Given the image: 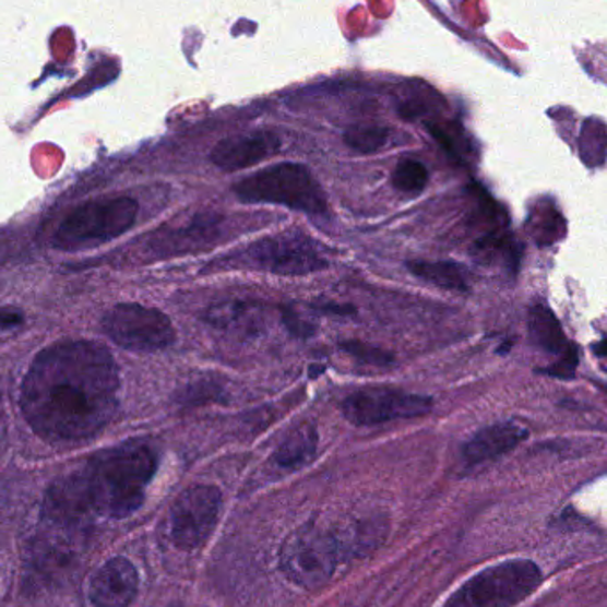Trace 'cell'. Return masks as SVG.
Listing matches in <instances>:
<instances>
[{
    "label": "cell",
    "instance_id": "obj_1",
    "mask_svg": "<svg viewBox=\"0 0 607 607\" xmlns=\"http://www.w3.org/2000/svg\"><path fill=\"white\" fill-rule=\"evenodd\" d=\"M119 405V370L104 345L62 340L39 352L20 391V408L50 444H79L104 430Z\"/></svg>",
    "mask_w": 607,
    "mask_h": 607
},
{
    "label": "cell",
    "instance_id": "obj_2",
    "mask_svg": "<svg viewBox=\"0 0 607 607\" xmlns=\"http://www.w3.org/2000/svg\"><path fill=\"white\" fill-rule=\"evenodd\" d=\"M158 456L146 442L130 441L96 453L75 473L91 512L109 519L130 517L143 507L157 473Z\"/></svg>",
    "mask_w": 607,
    "mask_h": 607
},
{
    "label": "cell",
    "instance_id": "obj_3",
    "mask_svg": "<svg viewBox=\"0 0 607 607\" xmlns=\"http://www.w3.org/2000/svg\"><path fill=\"white\" fill-rule=\"evenodd\" d=\"M138 212V201L129 195L87 201L59 224L53 247L59 251L76 252L110 242L132 228Z\"/></svg>",
    "mask_w": 607,
    "mask_h": 607
},
{
    "label": "cell",
    "instance_id": "obj_4",
    "mask_svg": "<svg viewBox=\"0 0 607 607\" xmlns=\"http://www.w3.org/2000/svg\"><path fill=\"white\" fill-rule=\"evenodd\" d=\"M246 203L283 204L311 215L328 214V195L308 167L285 162L266 167L233 187Z\"/></svg>",
    "mask_w": 607,
    "mask_h": 607
},
{
    "label": "cell",
    "instance_id": "obj_5",
    "mask_svg": "<svg viewBox=\"0 0 607 607\" xmlns=\"http://www.w3.org/2000/svg\"><path fill=\"white\" fill-rule=\"evenodd\" d=\"M541 583L535 561L510 560L471 578L444 607H513Z\"/></svg>",
    "mask_w": 607,
    "mask_h": 607
},
{
    "label": "cell",
    "instance_id": "obj_6",
    "mask_svg": "<svg viewBox=\"0 0 607 607\" xmlns=\"http://www.w3.org/2000/svg\"><path fill=\"white\" fill-rule=\"evenodd\" d=\"M340 560V538L319 526L300 527L281 547V570L300 588L317 590L323 586L333 578Z\"/></svg>",
    "mask_w": 607,
    "mask_h": 607
},
{
    "label": "cell",
    "instance_id": "obj_7",
    "mask_svg": "<svg viewBox=\"0 0 607 607\" xmlns=\"http://www.w3.org/2000/svg\"><path fill=\"white\" fill-rule=\"evenodd\" d=\"M235 266L242 265L275 275H308L328 269L319 243L300 235L285 233L251 243L246 251L231 258Z\"/></svg>",
    "mask_w": 607,
    "mask_h": 607
},
{
    "label": "cell",
    "instance_id": "obj_8",
    "mask_svg": "<svg viewBox=\"0 0 607 607\" xmlns=\"http://www.w3.org/2000/svg\"><path fill=\"white\" fill-rule=\"evenodd\" d=\"M102 328L116 345L139 354L166 350L176 340L169 317L143 304H116L104 314Z\"/></svg>",
    "mask_w": 607,
    "mask_h": 607
},
{
    "label": "cell",
    "instance_id": "obj_9",
    "mask_svg": "<svg viewBox=\"0 0 607 607\" xmlns=\"http://www.w3.org/2000/svg\"><path fill=\"white\" fill-rule=\"evenodd\" d=\"M433 400L390 388H365L343 400V416L356 427H376L394 419L419 418L430 413Z\"/></svg>",
    "mask_w": 607,
    "mask_h": 607
},
{
    "label": "cell",
    "instance_id": "obj_10",
    "mask_svg": "<svg viewBox=\"0 0 607 607\" xmlns=\"http://www.w3.org/2000/svg\"><path fill=\"white\" fill-rule=\"evenodd\" d=\"M223 493L214 485H194L178 496L172 504L169 529L178 549L203 546L214 533L221 513Z\"/></svg>",
    "mask_w": 607,
    "mask_h": 607
},
{
    "label": "cell",
    "instance_id": "obj_11",
    "mask_svg": "<svg viewBox=\"0 0 607 607\" xmlns=\"http://www.w3.org/2000/svg\"><path fill=\"white\" fill-rule=\"evenodd\" d=\"M138 592V570L121 556L105 561L91 579L90 598L95 607H130Z\"/></svg>",
    "mask_w": 607,
    "mask_h": 607
},
{
    "label": "cell",
    "instance_id": "obj_12",
    "mask_svg": "<svg viewBox=\"0 0 607 607\" xmlns=\"http://www.w3.org/2000/svg\"><path fill=\"white\" fill-rule=\"evenodd\" d=\"M279 138L274 132L260 130L238 138L224 139L214 147L210 160L223 171H242L258 162L271 158L279 152Z\"/></svg>",
    "mask_w": 607,
    "mask_h": 607
},
{
    "label": "cell",
    "instance_id": "obj_13",
    "mask_svg": "<svg viewBox=\"0 0 607 607\" xmlns=\"http://www.w3.org/2000/svg\"><path fill=\"white\" fill-rule=\"evenodd\" d=\"M527 439V430L517 422H498L479 430L475 437L465 442L462 456L467 464L476 465L503 456L508 451Z\"/></svg>",
    "mask_w": 607,
    "mask_h": 607
},
{
    "label": "cell",
    "instance_id": "obj_14",
    "mask_svg": "<svg viewBox=\"0 0 607 607\" xmlns=\"http://www.w3.org/2000/svg\"><path fill=\"white\" fill-rule=\"evenodd\" d=\"M407 266L416 277L439 288L455 289V291L469 289V279L464 266L451 261H410Z\"/></svg>",
    "mask_w": 607,
    "mask_h": 607
},
{
    "label": "cell",
    "instance_id": "obj_15",
    "mask_svg": "<svg viewBox=\"0 0 607 607\" xmlns=\"http://www.w3.org/2000/svg\"><path fill=\"white\" fill-rule=\"evenodd\" d=\"M317 447H319V433L314 432V428H299L291 436L286 437L279 450L275 451V465H279L281 469H299L313 459Z\"/></svg>",
    "mask_w": 607,
    "mask_h": 607
},
{
    "label": "cell",
    "instance_id": "obj_16",
    "mask_svg": "<svg viewBox=\"0 0 607 607\" xmlns=\"http://www.w3.org/2000/svg\"><path fill=\"white\" fill-rule=\"evenodd\" d=\"M529 333L535 345L549 354H560L567 347L560 322L555 313L541 304H536L529 313Z\"/></svg>",
    "mask_w": 607,
    "mask_h": 607
},
{
    "label": "cell",
    "instance_id": "obj_17",
    "mask_svg": "<svg viewBox=\"0 0 607 607\" xmlns=\"http://www.w3.org/2000/svg\"><path fill=\"white\" fill-rule=\"evenodd\" d=\"M391 180H393L394 189L400 190V192L419 194L428 183L427 167L422 166L421 162L405 158V160L400 162L398 166L394 167Z\"/></svg>",
    "mask_w": 607,
    "mask_h": 607
},
{
    "label": "cell",
    "instance_id": "obj_18",
    "mask_svg": "<svg viewBox=\"0 0 607 607\" xmlns=\"http://www.w3.org/2000/svg\"><path fill=\"white\" fill-rule=\"evenodd\" d=\"M390 139V130L384 127H352L345 132V143L357 153H376Z\"/></svg>",
    "mask_w": 607,
    "mask_h": 607
},
{
    "label": "cell",
    "instance_id": "obj_19",
    "mask_svg": "<svg viewBox=\"0 0 607 607\" xmlns=\"http://www.w3.org/2000/svg\"><path fill=\"white\" fill-rule=\"evenodd\" d=\"M607 138L603 129L586 127L581 141V157L588 166H600L606 160Z\"/></svg>",
    "mask_w": 607,
    "mask_h": 607
},
{
    "label": "cell",
    "instance_id": "obj_20",
    "mask_svg": "<svg viewBox=\"0 0 607 607\" xmlns=\"http://www.w3.org/2000/svg\"><path fill=\"white\" fill-rule=\"evenodd\" d=\"M342 347L343 350L348 352L350 356L356 357V359L362 362H371V365L377 366H388L393 362L391 361L393 357H391L390 354H385V352L380 350V348L370 347V345H366V343L347 342L343 343Z\"/></svg>",
    "mask_w": 607,
    "mask_h": 607
},
{
    "label": "cell",
    "instance_id": "obj_21",
    "mask_svg": "<svg viewBox=\"0 0 607 607\" xmlns=\"http://www.w3.org/2000/svg\"><path fill=\"white\" fill-rule=\"evenodd\" d=\"M579 365V350L575 345H570V347L563 348V357H561L560 362L555 366L547 368L546 373L552 377H560V379H570L574 377L575 370H578Z\"/></svg>",
    "mask_w": 607,
    "mask_h": 607
},
{
    "label": "cell",
    "instance_id": "obj_22",
    "mask_svg": "<svg viewBox=\"0 0 607 607\" xmlns=\"http://www.w3.org/2000/svg\"><path fill=\"white\" fill-rule=\"evenodd\" d=\"M24 323V317L15 309H0V329H15Z\"/></svg>",
    "mask_w": 607,
    "mask_h": 607
},
{
    "label": "cell",
    "instance_id": "obj_23",
    "mask_svg": "<svg viewBox=\"0 0 607 607\" xmlns=\"http://www.w3.org/2000/svg\"><path fill=\"white\" fill-rule=\"evenodd\" d=\"M593 352H595V354H597L598 357H607V340L597 343V345L593 347Z\"/></svg>",
    "mask_w": 607,
    "mask_h": 607
},
{
    "label": "cell",
    "instance_id": "obj_24",
    "mask_svg": "<svg viewBox=\"0 0 607 607\" xmlns=\"http://www.w3.org/2000/svg\"><path fill=\"white\" fill-rule=\"evenodd\" d=\"M171 607H183V606H171Z\"/></svg>",
    "mask_w": 607,
    "mask_h": 607
}]
</instances>
